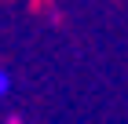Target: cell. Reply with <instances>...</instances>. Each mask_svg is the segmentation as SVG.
<instances>
[{"mask_svg": "<svg viewBox=\"0 0 128 124\" xmlns=\"http://www.w3.org/2000/svg\"><path fill=\"white\" fill-rule=\"evenodd\" d=\"M4 91H8V73L0 69V95H4Z\"/></svg>", "mask_w": 128, "mask_h": 124, "instance_id": "6da1fadb", "label": "cell"}]
</instances>
